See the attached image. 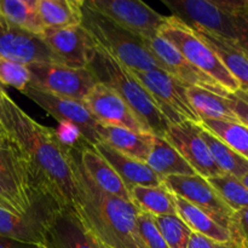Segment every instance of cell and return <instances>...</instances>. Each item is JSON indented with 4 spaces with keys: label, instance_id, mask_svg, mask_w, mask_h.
Listing matches in <instances>:
<instances>
[{
    "label": "cell",
    "instance_id": "cell-1",
    "mask_svg": "<svg viewBox=\"0 0 248 248\" xmlns=\"http://www.w3.org/2000/svg\"><path fill=\"white\" fill-rule=\"evenodd\" d=\"M0 135L26 160L39 188L52 193L63 206L74 207L75 150L65 148L55 130L31 118L5 90L0 92Z\"/></svg>",
    "mask_w": 248,
    "mask_h": 248
},
{
    "label": "cell",
    "instance_id": "cell-2",
    "mask_svg": "<svg viewBox=\"0 0 248 248\" xmlns=\"http://www.w3.org/2000/svg\"><path fill=\"white\" fill-rule=\"evenodd\" d=\"M77 201L79 213L90 234L110 248H142L137 229L140 211L132 202L99 189L81 169L75 150Z\"/></svg>",
    "mask_w": 248,
    "mask_h": 248
},
{
    "label": "cell",
    "instance_id": "cell-3",
    "mask_svg": "<svg viewBox=\"0 0 248 248\" xmlns=\"http://www.w3.org/2000/svg\"><path fill=\"white\" fill-rule=\"evenodd\" d=\"M89 68L98 82L111 87L120 94L150 133L164 137L170 123L165 119L152 96L133 78L127 68L94 44Z\"/></svg>",
    "mask_w": 248,
    "mask_h": 248
},
{
    "label": "cell",
    "instance_id": "cell-4",
    "mask_svg": "<svg viewBox=\"0 0 248 248\" xmlns=\"http://www.w3.org/2000/svg\"><path fill=\"white\" fill-rule=\"evenodd\" d=\"M81 26L94 45L107 51L127 69L164 70L161 63L150 52L144 40L121 28L85 2Z\"/></svg>",
    "mask_w": 248,
    "mask_h": 248
},
{
    "label": "cell",
    "instance_id": "cell-5",
    "mask_svg": "<svg viewBox=\"0 0 248 248\" xmlns=\"http://www.w3.org/2000/svg\"><path fill=\"white\" fill-rule=\"evenodd\" d=\"M172 11L194 31H203L236 41V17L247 15L248 0H162Z\"/></svg>",
    "mask_w": 248,
    "mask_h": 248
},
{
    "label": "cell",
    "instance_id": "cell-6",
    "mask_svg": "<svg viewBox=\"0 0 248 248\" xmlns=\"http://www.w3.org/2000/svg\"><path fill=\"white\" fill-rule=\"evenodd\" d=\"M159 35L169 40L195 68L222 85L229 93L240 91V84L230 74L215 51L199 34L174 16H166Z\"/></svg>",
    "mask_w": 248,
    "mask_h": 248
},
{
    "label": "cell",
    "instance_id": "cell-7",
    "mask_svg": "<svg viewBox=\"0 0 248 248\" xmlns=\"http://www.w3.org/2000/svg\"><path fill=\"white\" fill-rule=\"evenodd\" d=\"M62 207L64 206L52 193L40 188L22 216L0 208V235L44 247L46 232Z\"/></svg>",
    "mask_w": 248,
    "mask_h": 248
},
{
    "label": "cell",
    "instance_id": "cell-8",
    "mask_svg": "<svg viewBox=\"0 0 248 248\" xmlns=\"http://www.w3.org/2000/svg\"><path fill=\"white\" fill-rule=\"evenodd\" d=\"M39 186L26 160L6 140L0 143V208L22 216Z\"/></svg>",
    "mask_w": 248,
    "mask_h": 248
},
{
    "label": "cell",
    "instance_id": "cell-9",
    "mask_svg": "<svg viewBox=\"0 0 248 248\" xmlns=\"http://www.w3.org/2000/svg\"><path fill=\"white\" fill-rule=\"evenodd\" d=\"M128 70L152 96L170 124L191 121L201 125V119L186 96V86L179 80L162 69Z\"/></svg>",
    "mask_w": 248,
    "mask_h": 248
},
{
    "label": "cell",
    "instance_id": "cell-10",
    "mask_svg": "<svg viewBox=\"0 0 248 248\" xmlns=\"http://www.w3.org/2000/svg\"><path fill=\"white\" fill-rule=\"evenodd\" d=\"M27 68L31 73L28 86L64 98L84 101L98 82L89 67L74 68L63 63L39 62Z\"/></svg>",
    "mask_w": 248,
    "mask_h": 248
},
{
    "label": "cell",
    "instance_id": "cell-11",
    "mask_svg": "<svg viewBox=\"0 0 248 248\" xmlns=\"http://www.w3.org/2000/svg\"><path fill=\"white\" fill-rule=\"evenodd\" d=\"M84 2L144 41L159 35L166 19V16L138 0H84Z\"/></svg>",
    "mask_w": 248,
    "mask_h": 248
},
{
    "label": "cell",
    "instance_id": "cell-12",
    "mask_svg": "<svg viewBox=\"0 0 248 248\" xmlns=\"http://www.w3.org/2000/svg\"><path fill=\"white\" fill-rule=\"evenodd\" d=\"M162 186H166L174 196L188 201L207 213L218 224L230 232L234 211L222 200L207 179L199 174L169 176L162 179Z\"/></svg>",
    "mask_w": 248,
    "mask_h": 248
},
{
    "label": "cell",
    "instance_id": "cell-13",
    "mask_svg": "<svg viewBox=\"0 0 248 248\" xmlns=\"http://www.w3.org/2000/svg\"><path fill=\"white\" fill-rule=\"evenodd\" d=\"M23 93L34 103L38 104L40 108H43L48 115L55 118L58 123L68 121L78 126L81 131L85 142L90 147H93L99 143L96 131L98 123L94 120L92 114L85 106L84 101L64 98V97L56 96V94L34 89L31 86H27Z\"/></svg>",
    "mask_w": 248,
    "mask_h": 248
},
{
    "label": "cell",
    "instance_id": "cell-14",
    "mask_svg": "<svg viewBox=\"0 0 248 248\" xmlns=\"http://www.w3.org/2000/svg\"><path fill=\"white\" fill-rule=\"evenodd\" d=\"M196 174L203 178L224 174L216 165L207 144L200 135V125L191 121L170 124L164 136Z\"/></svg>",
    "mask_w": 248,
    "mask_h": 248
},
{
    "label": "cell",
    "instance_id": "cell-15",
    "mask_svg": "<svg viewBox=\"0 0 248 248\" xmlns=\"http://www.w3.org/2000/svg\"><path fill=\"white\" fill-rule=\"evenodd\" d=\"M150 52L155 56L157 61L161 63L165 72L171 74L177 80L186 85V87L195 86L206 89L211 92L219 94V96L228 97L229 92L218 84L216 80L206 75L198 68L194 67L181 52L172 45L169 40L162 38L161 35H156L155 38L145 40Z\"/></svg>",
    "mask_w": 248,
    "mask_h": 248
},
{
    "label": "cell",
    "instance_id": "cell-16",
    "mask_svg": "<svg viewBox=\"0 0 248 248\" xmlns=\"http://www.w3.org/2000/svg\"><path fill=\"white\" fill-rule=\"evenodd\" d=\"M84 103L99 125L149 132L120 94L102 82L94 85L84 98Z\"/></svg>",
    "mask_w": 248,
    "mask_h": 248
},
{
    "label": "cell",
    "instance_id": "cell-17",
    "mask_svg": "<svg viewBox=\"0 0 248 248\" xmlns=\"http://www.w3.org/2000/svg\"><path fill=\"white\" fill-rule=\"evenodd\" d=\"M0 56L14 62L62 63L39 35L28 33L9 23L0 15Z\"/></svg>",
    "mask_w": 248,
    "mask_h": 248
},
{
    "label": "cell",
    "instance_id": "cell-18",
    "mask_svg": "<svg viewBox=\"0 0 248 248\" xmlns=\"http://www.w3.org/2000/svg\"><path fill=\"white\" fill-rule=\"evenodd\" d=\"M39 36L63 64L74 68L89 67L93 53V43L82 26L62 29L45 28Z\"/></svg>",
    "mask_w": 248,
    "mask_h": 248
},
{
    "label": "cell",
    "instance_id": "cell-19",
    "mask_svg": "<svg viewBox=\"0 0 248 248\" xmlns=\"http://www.w3.org/2000/svg\"><path fill=\"white\" fill-rule=\"evenodd\" d=\"M44 248H94L91 234L73 206L61 208L46 232Z\"/></svg>",
    "mask_w": 248,
    "mask_h": 248
},
{
    "label": "cell",
    "instance_id": "cell-20",
    "mask_svg": "<svg viewBox=\"0 0 248 248\" xmlns=\"http://www.w3.org/2000/svg\"><path fill=\"white\" fill-rule=\"evenodd\" d=\"M92 148L115 170L128 191L133 186H159L162 184L161 177L145 162L127 156L104 143H98Z\"/></svg>",
    "mask_w": 248,
    "mask_h": 248
},
{
    "label": "cell",
    "instance_id": "cell-21",
    "mask_svg": "<svg viewBox=\"0 0 248 248\" xmlns=\"http://www.w3.org/2000/svg\"><path fill=\"white\" fill-rule=\"evenodd\" d=\"M77 153L81 169L84 170L90 181L93 182L106 193L131 202L130 191L127 190L119 174L93 148L85 145L80 150H77Z\"/></svg>",
    "mask_w": 248,
    "mask_h": 248
},
{
    "label": "cell",
    "instance_id": "cell-22",
    "mask_svg": "<svg viewBox=\"0 0 248 248\" xmlns=\"http://www.w3.org/2000/svg\"><path fill=\"white\" fill-rule=\"evenodd\" d=\"M96 131L99 143H104L127 156L143 162L147 161L154 144L155 135L150 132H136L128 128L104 126L99 124Z\"/></svg>",
    "mask_w": 248,
    "mask_h": 248
},
{
    "label": "cell",
    "instance_id": "cell-23",
    "mask_svg": "<svg viewBox=\"0 0 248 248\" xmlns=\"http://www.w3.org/2000/svg\"><path fill=\"white\" fill-rule=\"evenodd\" d=\"M201 39L212 48L227 67L230 74L240 84V91L248 94V55L235 41L217 36L203 31H195Z\"/></svg>",
    "mask_w": 248,
    "mask_h": 248
},
{
    "label": "cell",
    "instance_id": "cell-24",
    "mask_svg": "<svg viewBox=\"0 0 248 248\" xmlns=\"http://www.w3.org/2000/svg\"><path fill=\"white\" fill-rule=\"evenodd\" d=\"M145 164L162 179L169 176L196 174L176 148L161 136H155L154 144Z\"/></svg>",
    "mask_w": 248,
    "mask_h": 248
},
{
    "label": "cell",
    "instance_id": "cell-25",
    "mask_svg": "<svg viewBox=\"0 0 248 248\" xmlns=\"http://www.w3.org/2000/svg\"><path fill=\"white\" fill-rule=\"evenodd\" d=\"M36 6L45 28L81 26L84 0H36Z\"/></svg>",
    "mask_w": 248,
    "mask_h": 248
},
{
    "label": "cell",
    "instance_id": "cell-26",
    "mask_svg": "<svg viewBox=\"0 0 248 248\" xmlns=\"http://www.w3.org/2000/svg\"><path fill=\"white\" fill-rule=\"evenodd\" d=\"M174 203H176L178 217L188 225L189 229L193 232L218 242L235 241L232 234L227 228L218 224L212 217H210L200 208L195 207L178 196H174Z\"/></svg>",
    "mask_w": 248,
    "mask_h": 248
},
{
    "label": "cell",
    "instance_id": "cell-27",
    "mask_svg": "<svg viewBox=\"0 0 248 248\" xmlns=\"http://www.w3.org/2000/svg\"><path fill=\"white\" fill-rule=\"evenodd\" d=\"M131 202L140 212L153 217L177 215L174 195L165 186H133L130 190Z\"/></svg>",
    "mask_w": 248,
    "mask_h": 248
},
{
    "label": "cell",
    "instance_id": "cell-28",
    "mask_svg": "<svg viewBox=\"0 0 248 248\" xmlns=\"http://www.w3.org/2000/svg\"><path fill=\"white\" fill-rule=\"evenodd\" d=\"M186 96L191 107L202 120L239 121L230 109L228 97L211 92L201 87H186Z\"/></svg>",
    "mask_w": 248,
    "mask_h": 248
},
{
    "label": "cell",
    "instance_id": "cell-29",
    "mask_svg": "<svg viewBox=\"0 0 248 248\" xmlns=\"http://www.w3.org/2000/svg\"><path fill=\"white\" fill-rule=\"evenodd\" d=\"M200 135L207 144L208 150L218 169L224 174H230L241 179L248 173V160L228 147L224 142L211 133L207 128L200 125Z\"/></svg>",
    "mask_w": 248,
    "mask_h": 248
},
{
    "label": "cell",
    "instance_id": "cell-30",
    "mask_svg": "<svg viewBox=\"0 0 248 248\" xmlns=\"http://www.w3.org/2000/svg\"><path fill=\"white\" fill-rule=\"evenodd\" d=\"M0 15L9 23L34 35L44 31L36 0H0Z\"/></svg>",
    "mask_w": 248,
    "mask_h": 248
},
{
    "label": "cell",
    "instance_id": "cell-31",
    "mask_svg": "<svg viewBox=\"0 0 248 248\" xmlns=\"http://www.w3.org/2000/svg\"><path fill=\"white\" fill-rule=\"evenodd\" d=\"M202 126L248 160V127L239 121L202 120Z\"/></svg>",
    "mask_w": 248,
    "mask_h": 248
},
{
    "label": "cell",
    "instance_id": "cell-32",
    "mask_svg": "<svg viewBox=\"0 0 248 248\" xmlns=\"http://www.w3.org/2000/svg\"><path fill=\"white\" fill-rule=\"evenodd\" d=\"M206 179L234 212L248 208V189L241 179L230 174H220Z\"/></svg>",
    "mask_w": 248,
    "mask_h": 248
},
{
    "label": "cell",
    "instance_id": "cell-33",
    "mask_svg": "<svg viewBox=\"0 0 248 248\" xmlns=\"http://www.w3.org/2000/svg\"><path fill=\"white\" fill-rule=\"evenodd\" d=\"M155 224L170 248H188L191 232L178 215L154 217Z\"/></svg>",
    "mask_w": 248,
    "mask_h": 248
},
{
    "label": "cell",
    "instance_id": "cell-34",
    "mask_svg": "<svg viewBox=\"0 0 248 248\" xmlns=\"http://www.w3.org/2000/svg\"><path fill=\"white\" fill-rule=\"evenodd\" d=\"M31 82V73L27 65L0 56V85L11 86L23 92Z\"/></svg>",
    "mask_w": 248,
    "mask_h": 248
},
{
    "label": "cell",
    "instance_id": "cell-35",
    "mask_svg": "<svg viewBox=\"0 0 248 248\" xmlns=\"http://www.w3.org/2000/svg\"><path fill=\"white\" fill-rule=\"evenodd\" d=\"M137 229L142 248H170L160 234L153 216L142 212L138 213Z\"/></svg>",
    "mask_w": 248,
    "mask_h": 248
},
{
    "label": "cell",
    "instance_id": "cell-36",
    "mask_svg": "<svg viewBox=\"0 0 248 248\" xmlns=\"http://www.w3.org/2000/svg\"><path fill=\"white\" fill-rule=\"evenodd\" d=\"M55 133L58 140L70 150H80L85 145H89L85 142L80 128L75 126L74 124L68 123V121L58 123Z\"/></svg>",
    "mask_w": 248,
    "mask_h": 248
},
{
    "label": "cell",
    "instance_id": "cell-37",
    "mask_svg": "<svg viewBox=\"0 0 248 248\" xmlns=\"http://www.w3.org/2000/svg\"><path fill=\"white\" fill-rule=\"evenodd\" d=\"M230 232L232 234L235 242L248 248V208L234 212Z\"/></svg>",
    "mask_w": 248,
    "mask_h": 248
},
{
    "label": "cell",
    "instance_id": "cell-38",
    "mask_svg": "<svg viewBox=\"0 0 248 248\" xmlns=\"http://www.w3.org/2000/svg\"><path fill=\"white\" fill-rule=\"evenodd\" d=\"M188 248H245L241 245L236 244L235 241L232 242H218L215 240H211L208 237L202 236L193 232L189 240Z\"/></svg>",
    "mask_w": 248,
    "mask_h": 248
},
{
    "label": "cell",
    "instance_id": "cell-39",
    "mask_svg": "<svg viewBox=\"0 0 248 248\" xmlns=\"http://www.w3.org/2000/svg\"><path fill=\"white\" fill-rule=\"evenodd\" d=\"M229 106L230 109L232 110V113L235 114V116L237 118L239 123L244 124L245 126L248 127V103L244 99L240 98L239 96H236L235 93H230L229 97Z\"/></svg>",
    "mask_w": 248,
    "mask_h": 248
},
{
    "label": "cell",
    "instance_id": "cell-40",
    "mask_svg": "<svg viewBox=\"0 0 248 248\" xmlns=\"http://www.w3.org/2000/svg\"><path fill=\"white\" fill-rule=\"evenodd\" d=\"M237 39L235 43L248 55V15H239L236 17Z\"/></svg>",
    "mask_w": 248,
    "mask_h": 248
},
{
    "label": "cell",
    "instance_id": "cell-41",
    "mask_svg": "<svg viewBox=\"0 0 248 248\" xmlns=\"http://www.w3.org/2000/svg\"><path fill=\"white\" fill-rule=\"evenodd\" d=\"M0 248H44V247L36 246V245L27 244V242L17 241V240L10 239V237H5L0 235Z\"/></svg>",
    "mask_w": 248,
    "mask_h": 248
},
{
    "label": "cell",
    "instance_id": "cell-42",
    "mask_svg": "<svg viewBox=\"0 0 248 248\" xmlns=\"http://www.w3.org/2000/svg\"><path fill=\"white\" fill-rule=\"evenodd\" d=\"M91 236H92V235H91ZM92 241H93L94 248H110V247L107 246V245H104L103 242L99 241V240H97L96 237H93V236H92Z\"/></svg>",
    "mask_w": 248,
    "mask_h": 248
},
{
    "label": "cell",
    "instance_id": "cell-43",
    "mask_svg": "<svg viewBox=\"0 0 248 248\" xmlns=\"http://www.w3.org/2000/svg\"><path fill=\"white\" fill-rule=\"evenodd\" d=\"M241 182H242V183L245 184V186H246V188L248 189V173L246 174V176L242 177V178H241Z\"/></svg>",
    "mask_w": 248,
    "mask_h": 248
},
{
    "label": "cell",
    "instance_id": "cell-44",
    "mask_svg": "<svg viewBox=\"0 0 248 248\" xmlns=\"http://www.w3.org/2000/svg\"><path fill=\"white\" fill-rule=\"evenodd\" d=\"M2 140H4V137H2V136H1V135H0V143H1V142H2Z\"/></svg>",
    "mask_w": 248,
    "mask_h": 248
},
{
    "label": "cell",
    "instance_id": "cell-45",
    "mask_svg": "<svg viewBox=\"0 0 248 248\" xmlns=\"http://www.w3.org/2000/svg\"><path fill=\"white\" fill-rule=\"evenodd\" d=\"M2 90H4V87H2V85H0V92H1Z\"/></svg>",
    "mask_w": 248,
    "mask_h": 248
},
{
    "label": "cell",
    "instance_id": "cell-46",
    "mask_svg": "<svg viewBox=\"0 0 248 248\" xmlns=\"http://www.w3.org/2000/svg\"><path fill=\"white\" fill-rule=\"evenodd\" d=\"M247 15H248V12H247Z\"/></svg>",
    "mask_w": 248,
    "mask_h": 248
}]
</instances>
